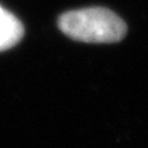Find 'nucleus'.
I'll return each instance as SVG.
<instances>
[{
  "label": "nucleus",
  "instance_id": "f257e3e1",
  "mask_svg": "<svg viewBox=\"0 0 148 148\" xmlns=\"http://www.w3.org/2000/svg\"><path fill=\"white\" fill-rule=\"evenodd\" d=\"M58 23L66 36L85 43H115L127 33L124 20L105 7L66 12L59 17Z\"/></svg>",
  "mask_w": 148,
  "mask_h": 148
},
{
  "label": "nucleus",
  "instance_id": "f03ea898",
  "mask_svg": "<svg viewBox=\"0 0 148 148\" xmlns=\"http://www.w3.org/2000/svg\"><path fill=\"white\" fill-rule=\"evenodd\" d=\"M23 38L20 20L0 6V52L13 48Z\"/></svg>",
  "mask_w": 148,
  "mask_h": 148
}]
</instances>
